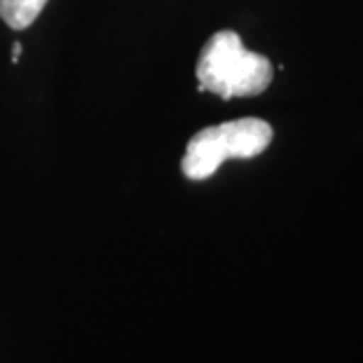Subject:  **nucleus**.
Listing matches in <instances>:
<instances>
[{"label": "nucleus", "instance_id": "obj_1", "mask_svg": "<svg viewBox=\"0 0 363 363\" xmlns=\"http://www.w3.org/2000/svg\"><path fill=\"white\" fill-rule=\"evenodd\" d=\"M197 91H211L223 101L258 96L274 80V66L265 54L244 48L237 30H218L206 40L197 59Z\"/></svg>", "mask_w": 363, "mask_h": 363}, {"label": "nucleus", "instance_id": "obj_4", "mask_svg": "<svg viewBox=\"0 0 363 363\" xmlns=\"http://www.w3.org/2000/svg\"><path fill=\"white\" fill-rule=\"evenodd\" d=\"M19 57H21V43L14 40L12 43V64H19Z\"/></svg>", "mask_w": 363, "mask_h": 363}, {"label": "nucleus", "instance_id": "obj_3", "mask_svg": "<svg viewBox=\"0 0 363 363\" xmlns=\"http://www.w3.org/2000/svg\"><path fill=\"white\" fill-rule=\"evenodd\" d=\"M48 0H0V19L14 30H24L40 17Z\"/></svg>", "mask_w": 363, "mask_h": 363}, {"label": "nucleus", "instance_id": "obj_2", "mask_svg": "<svg viewBox=\"0 0 363 363\" xmlns=\"http://www.w3.org/2000/svg\"><path fill=\"white\" fill-rule=\"evenodd\" d=\"M274 129L260 118H239L223 125L204 127L185 145L181 162L183 176L190 181H206L228 160L258 157L272 143Z\"/></svg>", "mask_w": 363, "mask_h": 363}]
</instances>
